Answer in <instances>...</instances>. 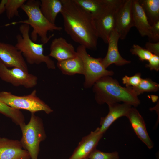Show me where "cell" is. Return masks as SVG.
Listing matches in <instances>:
<instances>
[{
	"instance_id": "cell-14",
	"label": "cell",
	"mask_w": 159,
	"mask_h": 159,
	"mask_svg": "<svg viewBox=\"0 0 159 159\" xmlns=\"http://www.w3.org/2000/svg\"><path fill=\"white\" fill-rule=\"evenodd\" d=\"M103 134L99 131V128L91 131L83 137L69 159H82L88 158L90 153L96 149Z\"/></svg>"
},
{
	"instance_id": "cell-21",
	"label": "cell",
	"mask_w": 159,
	"mask_h": 159,
	"mask_svg": "<svg viewBox=\"0 0 159 159\" xmlns=\"http://www.w3.org/2000/svg\"><path fill=\"white\" fill-rule=\"evenodd\" d=\"M74 0L80 6L91 14L94 19L102 12L107 3V0Z\"/></svg>"
},
{
	"instance_id": "cell-9",
	"label": "cell",
	"mask_w": 159,
	"mask_h": 159,
	"mask_svg": "<svg viewBox=\"0 0 159 159\" xmlns=\"http://www.w3.org/2000/svg\"><path fill=\"white\" fill-rule=\"evenodd\" d=\"M0 78L15 87L23 86L29 89L37 84L38 78L32 74L16 67L8 68L0 60Z\"/></svg>"
},
{
	"instance_id": "cell-19",
	"label": "cell",
	"mask_w": 159,
	"mask_h": 159,
	"mask_svg": "<svg viewBox=\"0 0 159 159\" xmlns=\"http://www.w3.org/2000/svg\"><path fill=\"white\" fill-rule=\"evenodd\" d=\"M57 66L62 72L65 75H73L80 74L84 75V74L83 61L78 54L74 57L57 62Z\"/></svg>"
},
{
	"instance_id": "cell-2",
	"label": "cell",
	"mask_w": 159,
	"mask_h": 159,
	"mask_svg": "<svg viewBox=\"0 0 159 159\" xmlns=\"http://www.w3.org/2000/svg\"><path fill=\"white\" fill-rule=\"evenodd\" d=\"M92 86L95 99L99 104L122 102L136 107L140 103L131 87H122L117 80L111 76L101 78Z\"/></svg>"
},
{
	"instance_id": "cell-3",
	"label": "cell",
	"mask_w": 159,
	"mask_h": 159,
	"mask_svg": "<svg viewBox=\"0 0 159 159\" xmlns=\"http://www.w3.org/2000/svg\"><path fill=\"white\" fill-rule=\"evenodd\" d=\"M40 1L28 0L21 6V8L26 14L28 19L23 21H14L7 24L6 26L14 25L18 24H26L33 28L30 37L32 41L36 42L38 35L44 44L47 43L54 34L47 36L49 31H61V27L57 26L49 22L42 13L40 8Z\"/></svg>"
},
{
	"instance_id": "cell-1",
	"label": "cell",
	"mask_w": 159,
	"mask_h": 159,
	"mask_svg": "<svg viewBox=\"0 0 159 159\" xmlns=\"http://www.w3.org/2000/svg\"><path fill=\"white\" fill-rule=\"evenodd\" d=\"M64 29L74 42L86 49L97 48L98 38L94 18L74 0H61Z\"/></svg>"
},
{
	"instance_id": "cell-29",
	"label": "cell",
	"mask_w": 159,
	"mask_h": 159,
	"mask_svg": "<svg viewBox=\"0 0 159 159\" xmlns=\"http://www.w3.org/2000/svg\"><path fill=\"white\" fill-rule=\"evenodd\" d=\"M149 63L145 65V67L150 70L158 71L159 70V56L153 54L148 61Z\"/></svg>"
},
{
	"instance_id": "cell-33",
	"label": "cell",
	"mask_w": 159,
	"mask_h": 159,
	"mask_svg": "<svg viewBox=\"0 0 159 159\" xmlns=\"http://www.w3.org/2000/svg\"><path fill=\"white\" fill-rule=\"evenodd\" d=\"M88 159V158H84L83 159Z\"/></svg>"
},
{
	"instance_id": "cell-24",
	"label": "cell",
	"mask_w": 159,
	"mask_h": 159,
	"mask_svg": "<svg viewBox=\"0 0 159 159\" xmlns=\"http://www.w3.org/2000/svg\"><path fill=\"white\" fill-rule=\"evenodd\" d=\"M132 87L138 96L145 92H155L158 91L159 89V84L150 78H142L137 86Z\"/></svg>"
},
{
	"instance_id": "cell-25",
	"label": "cell",
	"mask_w": 159,
	"mask_h": 159,
	"mask_svg": "<svg viewBox=\"0 0 159 159\" xmlns=\"http://www.w3.org/2000/svg\"><path fill=\"white\" fill-rule=\"evenodd\" d=\"M26 0H7L5 5L6 16L9 19L19 16L18 9L26 2Z\"/></svg>"
},
{
	"instance_id": "cell-23",
	"label": "cell",
	"mask_w": 159,
	"mask_h": 159,
	"mask_svg": "<svg viewBox=\"0 0 159 159\" xmlns=\"http://www.w3.org/2000/svg\"><path fill=\"white\" fill-rule=\"evenodd\" d=\"M0 113L10 118L18 125L24 121V116L19 110L12 108L0 101Z\"/></svg>"
},
{
	"instance_id": "cell-26",
	"label": "cell",
	"mask_w": 159,
	"mask_h": 159,
	"mask_svg": "<svg viewBox=\"0 0 159 159\" xmlns=\"http://www.w3.org/2000/svg\"><path fill=\"white\" fill-rule=\"evenodd\" d=\"M130 52L132 54L138 56L139 60L142 61H148L153 54L146 49L137 44H133Z\"/></svg>"
},
{
	"instance_id": "cell-27",
	"label": "cell",
	"mask_w": 159,
	"mask_h": 159,
	"mask_svg": "<svg viewBox=\"0 0 159 159\" xmlns=\"http://www.w3.org/2000/svg\"><path fill=\"white\" fill-rule=\"evenodd\" d=\"M87 158L89 159H119L118 153L117 151L106 153L96 149L90 153Z\"/></svg>"
},
{
	"instance_id": "cell-6",
	"label": "cell",
	"mask_w": 159,
	"mask_h": 159,
	"mask_svg": "<svg viewBox=\"0 0 159 159\" xmlns=\"http://www.w3.org/2000/svg\"><path fill=\"white\" fill-rule=\"evenodd\" d=\"M0 101L14 109L26 110L31 113L43 111L49 114L53 111L37 96L35 90L29 95L22 96L16 95L9 92L0 91Z\"/></svg>"
},
{
	"instance_id": "cell-32",
	"label": "cell",
	"mask_w": 159,
	"mask_h": 159,
	"mask_svg": "<svg viewBox=\"0 0 159 159\" xmlns=\"http://www.w3.org/2000/svg\"><path fill=\"white\" fill-rule=\"evenodd\" d=\"M7 0H2L0 3V15L6 11L5 5Z\"/></svg>"
},
{
	"instance_id": "cell-8",
	"label": "cell",
	"mask_w": 159,
	"mask_h": 159,
	"mask_svg": "<svg viewBox=\"0 0 159 159\" xmlns=\"http://www.w3.org/2000/svg\"><path fill=\"white\" fill-rule=\"evenodd\" d=\"M124 1L107 0V4L103 11L94 19L98 38L106 44H107L110 33L115 29L117 14Z\"/></svg>"
},
{
	"instance_id": "cell-12",
	"label": "cell",
	"mask_w": 159,
	"mask_h": 159,
	"mask_svg": "<svg viewBox=\"0 0 159 159\" xmlns=\"http://www.w3.org/2000/svg\"><path fill=\"white\" fill-rule=\"evenodd\" d=\"M119 39L118 34L114 29L110 33L108 39L107 54L104 58L101 59L102 63L106 69L113 64L117 66H122L131 63V61L123 58L119 52L118 43Z\"/></svg>"
},
{
	"instance_id": "cell-22",
	"label": "cell",
	"mask_w": 159,
	"mask_h": 159,
	"mask_svg": "<svg viewBox=\"0 0 159 159\" xmlns=\"http://www.w3.org/2000/svg\"><path fill=\"white\" fill-rule=\"evenodd\" d=\"M151 25L159 20V0H138Z\"/></svg>"
},
{
	"instance_id": "cell-11",
	"label": "cell",
	"mask_w": 159,
	"mask_h": 159,
	"mask_svg": "<svg viewBox=\"0 0 159 159\" xmlns=\"http://www.w3.org/2000/svg\"><path fill=\"white\" fill-rule=\"evenodd\" d=\"M0 60L8 68L18 67L29 72L27 65L21 52L15 46L0 42Z\"/></svg>"
},
{
	"instance_id": "cell-15",
	"label": "cell",
	"mask_w": 159,
	"mask_h": 159,
	"mask_svg": "<svg viewBox=\"0 0 159 159\" xmlns=\"http://www.w3.org/2000/svg\"><path fill=\"white\" fill-rule=\"evenodd\" d=\"M126 117L138 137L149 149H152L154 144L148 133L144 120L138 111L135 108L131 107Z\"/></svg>"
},
{
	"instance_id": "cell-20",
	"label": "cell",
	"mask_w": 159,
	"mask_h": 159,
	"mask_svg": "<svg viewBox=\"0 0 159 159\" xmlns=\"http://www.w3.org/2000/svg\"><path fill=\"white\" fill-rule=\"evenodd\" d=\"M40 2V8L42 14L49 22L55 24L57 16L62 9L61 0H41Z\"/></svg>"
},
{
	"instance_id": "cell-10",
	"label": "cell",
	"mask_w": 159,
	"mask_h": 159,
	"mask_svg": "<svg viewBox=\"0 0 159 159\" xmlns=\"http://www.w3.org/2000/svg\"><path fill=\"white\" fill-rule=\"evenodd\" d=\"M132 3V0H124L117 14L115 29L121 40L125 39L130 29L134 26Z\"/></svg>"
},
{
	"instance_id": "cell-18",
	"label": "cell",
	"mask_w": 159,
	"mask_h": 159,
	"mask_svg": "<svg viewBox=\"0 0 159 159\" xmlns=\"http://www.w3.org/2000/svg\"><path fill=\"white\" fill-rule=\"evenodd\" d=\"M132 11L134 26L141 36H147L151 39V25L138 0H132Z\"/></svg>"
},
{
	"instance_id": "cell-7",
	"label": "cell",
	"mask_w": 159,
	"mask_h": 159,
	"mask_svg": "<svg viewBox=\"0 0 159 159\" xmlns=\"http://www.w3.org/2000/svg\"><path fill=\"white\" fill-rule=\"evenodd\" d=\"M87 49L80 45L76 52L81 58L83 64L85 80L84 87L88 88L93 86L95 83L101 78L105 76H112L114 72L105 68L101 62V58H96L88 54Z\"/></svg>"
},
{
	"instance_id": "cell-30",
	"label": "cell",
	"mask_w": 159,
	"mask_h": 159,
	"mask_svg": "<svg viewBox=\"0 0 159 159\" xmlns=\"http://www.w3.org/2000/svg\"><path fill=\"white\" fill-rule=\"evenodd\" d=\"M151 40L159 42V20L154 22L151 25Z\"/></svg>"
},
{
	"instance_id": "cell-28",
	"label": "cell",
	"mask_w": 159,
	"mask_h": 159,
	"mask_svg": "<svg viewBox=\"0 0 159 159\" xmlns=\"http://www.w3.org/2000/svg\"><path fill=\"white\" fill-rule=\"evenodd\" d=\"M142 79L141 74L138 73L130 77L125 75L122 78V82L125 85L126 87H134L139 84Z\"/></svg>"
},
{
	"instance_id": "cell-5",
	"label": "cell",
	"mask_w": 159,
	"mask_h": 159,
	"mask_svg": "<svg viewBox=\"0 0 159 159\" xmlns=\"http://www.w3.org/2000/svg\"><path fill=\"white\" fill-rule=\"evenodd\" d=\"M20 127L22 135L20 141L23 148L28 151L31 159H38L40 143L46 137L42 120L31 113L29 122Z\"/></svg>"
},
{
	"instance_id": "cell-4",
	"label": "cell",
	"mask_w": 159,
	"mask_h": 159,
	"mask_svg": "<svg viewBox=\"0 0 159 159\" xmlns=\"http://www.w3.org/2000/svg\"><path fill=\"white\" fill-rule=\"evenodd\" d=\"M29 26L21 24L19 27L21 34L16 36L15 46L20 51L27 63L31 64H39L44 63L49 69H54V62L49 56L44 54L43 44H37L32 41L29 36Z\"/></svg>"
},
{
	"instance_id": "cell-17",
	"label": "cell",
	"mask_w": 159,
	"mask_h": 159,
	"mask_svg": "<svg viewBox=\"0 0 159 159\" xmlns=\"http://www.w3.org/2000/svg\"><path fill=\"white\" fill-rule=\"evenodd\" d=\"M107 105L108 113L105 117H101L100 127H99V132L103 134L115 121L121 117H126L132 107L131 105L124 103L115 102Z\"/></svg>"
},
{
	"instance_id": "cell-31",
	"label": "cell",
	"mask_w": 159,
	"mask_h": 159,
	"mask_svg": "<svg viewBox=\"0 0 159 159\" xmlns=\"http://www.w3.org/2000/svg\"><path fill=\"white\" fill-rule=\"evenodd\" d=\"M146 49L154 54L159 56V42L153 43L147 42L145 44Z\"/></svg>"
},
{
	"instance_id": "cell-13",
	"label": "cell",
	"mask_w": 159,
	"mask_h": 159,
	"mask_svg": "<svg viewBox=\"0 0 159 159\" xmlns=\"http://www.w3.org/2000/svg\"><path fill=\"white\" fill-rule=\"evenodd\" d=\"M20 141L0 137V159H30Z\"/></svg>"
},
{
	"instance_id": "cell-16",
	"label": "cell",
	"mask_w": 159,
	"mask_h": 159,
	"mask_svg": "<svg viewBox=\"0 0 159 159\" xmlns=\"http://www.w3.org/2000/svg\"><path fill=\"white\" fill-rule=\"evenodd\" d=\"M77 53L73 46L62 37L56 38L52 41L49 56L53 57L57 62L75 57Z\"/></svg>"
}]
</instances>
